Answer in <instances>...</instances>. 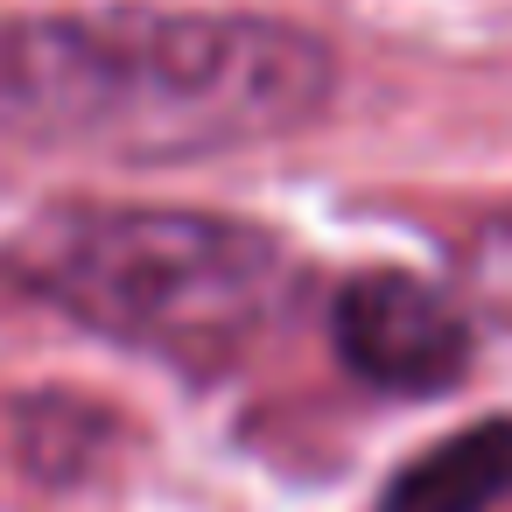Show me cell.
Listing matches in <instances>:
<instances>
[{
  "instance_id": "4",
  "label": "cell",
  "mask_w": 512,
  "mask_h": 512,
  "mask_svg": "<svg viewBox=\"0 0 512 512\" xmlns=\"http://www.w3.org/2000/svg\"><path fill=\"white\" fill-rule=\"evenodd\" d=\"M512 498V421H477L421 449L379 498V512H491Z\"/></svg>"
},
{
  "instance_id": "3",
  "label": "cell",
  "mask_w": 512,
  "mask_h": 512,
  "mask_svg": "<svg viewBox=\"0 0 512 512\" xmlns=\"http://www.w3.org/2000/svg\"><path fill=\"white\" fill-rule=\"evenodd\" d=\"M337 358L379 393H449L470 372L463 309L414 274H351L337 295Z\"/></svg>"
},
{
  "instance_id": "5",
  "label": "cell",
  "mask_w": 512,
  "mask_h": 512,
  "mask_svg": "<svg viewBox=\"0 0 512 512\" xmlns=\"http://www.w3.org/2000/svg\"><path fill=\"white\" fill-rule=\"evenodd\" d=\"M470 281H477V295H484V302L512 309V218H505V225H491V232L477 239V253H470Z\"/></svg>"
},
{
  "instance_id": "2",
  "label": "cell",
  "mask_w": 512,
  "mask_h": 512,
  "mask_svg": "<svg viewBox=\"0 0 512 512\" xmlns=\"http://www.w3.org/2000/svg\"><path fill=\"white\" fill-rule=\"evenodd\" d=\"M15 274L85 330L211 372L260 344L295 267L267 225L162 204H71L22 232Z\"/></svg>"
},
{
  "instance_id": "1",
  "label": "cell",
  "mask_w": 512,
  "mask_h": 512,
  "mask_svg": "<svg viewBox=\"0 0 512 512\" xmlns=\"http://www.w3.org/2000/svg\"><path fill=\"white\" fill-rule=\"evenodd\" d=\"M337 57L274 15L85 8L0 22V134L106 162H211L330 113Z\"/></svg>"
}]
</instances>
